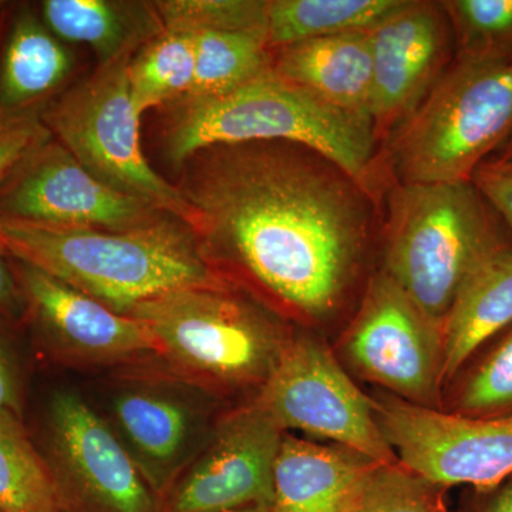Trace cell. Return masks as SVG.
Masks as SVG:
<instances>
[{
  "label": "cell",
  "instance_id": "277c9868",
  "mask_svg": "<svg viewBox=\"0 0 512 512\" xmlns=\"http://www.w3.org/2000/svg\"><path fill=\"white\" fill-rule=\"evenodd\" d=\"M512 133V49L456 53L379 151L386 183L471 181Z\"/></svg>",
  "mask_w": 512,
  "mask_h": 512
},
{
  "label": "cell",
  "instance_id": "4dcf8cb0",
  "mask_svg": "<svg viewBox=\"0 0 512 512\" xmlns=\"http://www.w3.org/2000/svg\"><path fill=\"white\" fill-rule=\"evenodd\" d=\"M471 183L512 231V161L487 158L478 165Z\"/></svg>",
  "mask_w": 512,
  "mask_h": 512
},
{
  "label": "cell",
  "instance_id": "f1b7e54d",
  "mask_svg": "<svg viewBox=\"0 0 512 512\" xmlns=\"http://www.w3.org/2000/svg\"><path fill=\"white\" fill-rule=\"evenodd\" d=\"M456 53L512 49V0H441Z\"/></svg>",
  "mask_w": 512,
  "mask_h": 512
},
{
  "label": "cell",
  "instance_id": "44dd1931",
  "mask_svg": "<svg viewBox=\"0 0 512 512\" xmlns=\"http://www.w3.org/2000/svg\"><path fill=\"white\" fill-rule=\"evenodd\" d=\"M37 12L66 45L89 46L99 64L134 56L164 32L154 2L43 0Z\"/></svg>",
  "mask_w": 512,
  "mask_h": 512
},
{
  "label": "cell",
  "instance_id": "9c48e42d",
  "mask_svg": "<svg viewBox=\"0 0 512 512\" xmlns=\"http://www.w3.org/2000/svg\"><path fill=\"white\" fill-rule=\"evenodd\" d=\"M46 441L59 512H160L116 431L79 394L52 397Z\"/></svg>",
  "mask_w": 512,
  "mask_h": 512
},
{
  "label": "cell",
  "instance_id": "d6986e66",
  "mask_svg": "<svg viewBox=\"0 0 512 512\" xmlns=\"http://www.w3.org/2000/svg\"><path fill=\"white\" fill-rule=\"evenodd\" d=\"M74 64L69 45L50 32L36 9H16L0 49V120L40 119Z\"/></svg>",
  "mask_w": 512,
  "mask_h": 512
},
{
  "label": "cell",
  "instance_id": "4316f807",
  "mask_svg": "<svg viewBox=\"0 0 512 512\" xmlns=\"http://www.w3.org/2000/svg\"><path fill=\"white\" fill-rule=\"evenodd\" d=\"M167 32H238L266 43V0H160L154 2Z\"/></svg>",
  "mask_w": 512,
  "mask_h": 512
},
{
  "label": "cell",
  "instance_id": "e0dca14e",
  "mask_svg": "<svg viewBox=\"0 0 512 512\" xmlns=\"http://www.w3.org/2000/svg\"><path fill=\"white\" fill-rule=\"evenodd\" d=\"M111 412L117 436L160 501L194 439V407L170 390L138 386L120 390Z\"/></svg>",
  "mask_w": 512,
  "mask_h": 512
},
{
  "label": "cell",
  "instance_id": "8fae6325",
  "mask_svg": "<svg viewBox=\"0 0 512 512\" xmlns=\"http://www.w3.org/2000/svg\"><path fill=\"white\" fill-rule=\"evenodd\" d=\"M375 409L399 464L437 487L491 493L512 477V416L477 419L400 399Z\"/></svg>",
  "mask_w": 512,
  "mask_h": 512
},
{
  "label": "cell",
  "instance_id": "484cf974",
  "mask_svg": "<svg viewBox=\"0 0 512 512\" xmlns=\"http://www.w3.org/2000/svg\"><path fill=\"white\" fill-rule=\"evenodd\" d=\"M450 413L477 419L512 416V325L468 369Z\"/></svg>",
  "mask_w": 512,
  "mask_h": 512
},
{
  "label": "cell",
  "instance_id": "cb8c5ba5",
  "mask_svg": "<svg viewBox=\"0 0 512 512\" xmlns=\"http://www.w3.org/2000/svg\"><path fill=\"white\" fill-rule=\"evenodd\" d=\"M0 512H59L49 464L10 414H0Z\"/></svg>",
  "mask_w": 512,
  "mask_h": 512
},
{
  "label": "cell",
  "instance_id": "d4e9b609",
  "mask_svg": "<svg viewBox=\"0 0 512 512\" xmlns=\"http://www.w3.org/2000/svg\"><path fill=\"white\" fill-rule=\"evenodd\" d=\"M192 35L195 39V77L187 97L231 92L271 66V53L261 37L238 32Z\"/></svg>",
  "mask_w": 512,
  "mask_h": 512
},
{
  "label": "cell",
  "instance_id": "30bf717a",
  "mask_svg": "<svg viewBox=\"0 0 512 512\" xmlns=\"http://www.w3.org/2000/svg\"><path fill=\"white\" fill-rule=\"evenodd\" d=\"M342 348L363 379L403 402L436 409L443 383L441 329L383 271L370 278Z\"/></svg>",
  "mask_w": 512,
  "mask_h": 512
},
{
  "label": "cell",
  "instance_id": "2e32d148",
  "mask_svg": "<svg viewBox=\"0 0 512 512\" xmlns=\"http://www.w3.org/2000/svg\"><path fill=\"white\" fill-rule=\"evenodd\" d=\"M382 466L338 446L282 434L271 512H353Z\"/></svg>",
  "mask_w": 512,
  "mask_h": 512
},
{
  "label": "cell",
  "instance_id": "4fadbf2b",
  "mask_svg": "<svg viewBox=\"0 0 512 512\" xmlns=\"http://www.w3.org/2000/svg\"><path fill=\"white\" fill-rule=\"evenodd\" d=\"M281 427L258 403L221 421L204 453L160 498V512H232L271 507Z\"/></svg>",
  "mask_w": 512,
  "mask_h": 512
},
{
  "label": "cell",
  "instance_id": "7c38bea8",
  "mask_svg": "<svg viewBox=\"0 0 512 512\" xmlns=\"http://www.w3.org/2000/svg\"><path fill=\"white\" fill-rule=\"evenodd\" d=\"M154 205L114 190L50 136L0 183V220L50 227L131 229L163 218Z\"/></svg>",
  "mask_w": 512,
  "mask_h": 512
},
{
  "label": "cell",
  "instance_id": "8d00e7d4",
  "mask_svg": "<svg viewBox=\"0 0 512 512\" xmlns=\"http://www.w3.org/2000/svg\"><path fill=\"white\" fill-rule=\"evenodd\" d=\"M5 5H6V3H5V2H0V9H2V8H3V6H5Z\"/></svg>",
  "mask_w": 512,
  "mask_h": 512
},
{
  "label": "cell",
  "instance_id": "5b68a950",
  "mask_svg": "<svg viewBox=\"0 0 512 512\" xmlns=\"http://www.w3.org/2000/svg\"><path fill=\"white\" fill-rule=\"evenodd\" d=\"M384 274L443 328L458 289L507 225L471 181L384 188Z\"/></svg>",
  "mask_w": 512,
  "mask_h": 512
},
{
  "label": "cell",
  "instance_id": "9a60e30c",
  "mask_svg": "<svg viewBox=\"0 0 512 512\" xmlns=\"http://www.w3.org/2000/svg\"><path fill=\"white\" fill-rule=\"evenodd\" d=\"M12 262L26 316L63 355L96 365L158 355L157 340L140 319L116 312L18 259Z\"/></svg>",
  "mask_w": 512,
  "mask_h": 512
},
{
  "label": "cell",
  "instance_id": "ffe728a7",
  "mask_svg": "<svg viewBox=\"0 0 512 512\" xmlns=\"http://www.w3.org/2000/svg\"><path fill=\"white\" fill-rule=\"evenodd\" d=\"M512 325V235L488 249L466 276L441 328L443 383Z\"/></svg>",
  "mask_w": 512,
  "mask_h": 512
},
{
  "label": "cell",
  "instance_id": "6da1fadb",
  "mask_svg": "<svg viewBox=\"0 0 512 512\" xmlns=\"http://www.w3.org/2000/svg\"><path fill=\"white\" fill-rule=\"evenodd\" d=\"M183 168L178 190L205 255L232 262L302 318L339 308L376 224L372 192L328 157L288 141L204 148Z\"/></svg>",
  "mask_w": 512,
  "mask_h": 512
},
{
  "label": "cell",
  "instance_id": "ac0fdd59",
  "mask_svg": "<svg viewBox=\"0 0 512 512\" xmlns=\"http://www.w3.org/2000/svg\"><path fill=\"white\" fill-rule=\"evenodd\" d=\"M269 53L279 76L322 103L372 124L370 32L303 40Z\"/></svg>",
  "mask_w": 512,
  "mask_h": 512
},
{
  "label": "cell",
  "instance_id": "e575fe53",
  "mask_svg": "<svg viewBox=\"0 0 512 512\" xmlns=\"http://www.w3.org/2000/svg\"><path fill=\"white\" fill-rule=\"evenodd\" d=\"M491 157L498 158V160L512 161V133L510 134V137L504 141L503 146L498 148V150L495 151L494 156Z\"/></svg>",
  "mask_w": 512,
  "mask_h": 512
},
{
  "label": "cell",
  "instance_id": "ba28073f",
  "mask_svg": "<svg viewBox=\"0 0 512 512\" xmlns=\"http://www.w3.org/2000/svg\"><path fill=\"white\" fill-rule=\"evenodd\" d=\"M255 403L282 431L330 440L376 463H399L377 423L375 402L318 340H286Z\"/></svg>",
  "mask_w": 512,
  "mask_h": 512
},
{
  "label": "cell",
  "instance_id": "836d02e7",
  "mask_svg": "<svg viewBox=\"0 0 512 512\" xmlns=\"http://www.w3.org/2000/svg\"><path fill=\"white\" fill-rule=\"evenodd\" d=\"M481 512H512V477L491 491V498Z\"/></svg>",
  "mask_w": 512,
  "mask_h": 512
},
{
  "label": "cell",
  "instance_id": "52a82bcc",
  "mask_svg": "<svg viewBox=\"0 0 512 512\" xmlns=\"http://www.w3.org/2000/svg\"><path fill=\"white\" fill-rule=\"evenodd\" d=\"M131 57L99 64L90 77L59 94L42 111L40 121L101 183L192 228L190 205L178 187L151 167L141 147L143 114L134 104L128 82Z\"/></svg>",
  "mask_w": 512,
  "mask_h": 512
},
{
  "label": "cell",
  "instance_id": "83f0119b",
  "mask_svg": "<svg viewBox=\"0 0 512 512\" xmlns=\"http://www.w3.org/2000/svg\"><path fill=\"white\" fill-rule=\"evenodd\" d=\"M443 493L402 464H382L353 512H453Z\"/></svg>",
  "mask_w": 512,
  "mask_h": 512
},
{
  "label": "cell",
  "instance_id": "3957f363",
  "mask_svg": "<svg viewBox=\"0 0 512 512\" xmlns=\"http://www.w3.org/2000/svg\"><path fill=\"white\" fill-rule=\"evenodd\" d=\"M163 154L183 167L220 144L288 141L312 148L382 200L384 181L373 126L322 103L269 66L231 92L168 104Z\"/></svg>",
  "mask_w": 512,
  "mask_h": 512
},
{
  "label": "cell",
  "instance_id": "5bb4252c",
  "mask_svg": "<svg viewBox=\"0 0 512 512\" xmlns=\"http://www.w3.org/2000/svg\"><path fill=\"white\" fill-rule=\"evenodd\" d=\"M372 124L386 143L426 99L456 56V42L441 2L404 0L370 30Z\"/></svg>",
  "mask_w": 512,
  "mask_h": 512
},
{
  "label": "cell",
  "instance_id": "f546056e",
  "mask_svg": "<svg viewBox=\"0 0 512 512\" xmlns=\"http://www.w3.org/2000/svg\"><path fill=\"white\" fill-rule=\"evenodd\" d=\"M52 136L37 117L0 120V183L37 144Z\"/></svg>",
  "mask_w": 512,
  "mask_h": 512
},
{
  "label": "cell",
  "instance_id": "603a6c76",
  "mask_svg": "<svg viewBox=\"0 0 512 512\" xmlns=\"http://www.w3.org/2000/svg\"><path fill=\"white\" fill-rule=\"evenodd\" d=\"M194 77L192 33L164 30L141 47L128 63L131 96L141 114L187 97Z\"/></svg>",
  "mask_w": 512,
  "mask_h": 512
},
{
  "label": "cell",
  "instance_id": "1f68e13d",
  "mask_svg": "<svg viewBox=\"0 0 512 512\" xmlns=\"http://www.w3.org/2000/svg\"><path fill=\"white\" fill-rule=\"evenodd\" d=\"M25 316V299L16 279L12 256L0 241V318L9 322H18Z\"/></svg>",
  "mask_w": 512,
  "mask_h": 512
},
{
  "label": "cell",
  "instance_id": "7402d4cb",
  "mask_svg": "<svg viewBox=\"0 0 512 512\" xmlns=\"http://www.w3.org/2000/svg\"><path fill=\"white\" fill-rule=\"evenodd\" d=\"M404 0H266V47L370 32Z\"/></svg>",
  "mask_w": 512,
  "mask_h": 512
},
{
  "label": "cell",
  "instance_id": "d6a6232c",
  "mask_svg": "<svg viewBox=\"0 0 512 512\" xmlns=\"http://www.w3.org/2000/svg\"><path fill=\"white\" fill-rule=\"evenodd\" d=\"M0 414H10L22 419L18 377L2 338H0Z\"/></svg>",
  "mask_w": 512,
  "mask_h": 512
},
{
  "label": "cell",
  "instance_id": "d590c367",
  "mask_svg": "<svg viewBox=\"0 0 512 512\" xmlns=\"http://www.w3.org/2000/svg\"><path fill=\"white\" fill-rule=\"evenodd\" d=\"M232 512H271V508L265 507V505H255V507L242 508V510Z\"/></svg>",
  "mask_w": 512,
  "mask_h": 512
},
{
  "label": "cell",
  "instance_id": "7a4b0ae2",
  "mask_svg": "<svg viewBox=\"0 0 512 512\" xmlns=\"http://www.w3.org/2000/svg\"><path fill=\"white\" fill-rule=\"evenodd\" d=\"M13 259L116 312L190 286H222L190 225L173 215L131 229L50 227L0 220Z\"/></svg>",
  "mask_w": 512,
  "mask_h": 512
},
{
  "label": "cell",
  "instance_id": "8992f818",
  "mask_svg": "<svg viewBox=\"0 0 512 512\" xmlns=\"http://www.w3.org/2000/svg\"><path fill=\"white\" fill-rule=\"evenodd\" d=\"M158 355L225 384L265 383L286 343L271 316L222 286H190L138 303Z\"/></svg>",
  "mask_w": 512,
  "mask_h": 512
}]
</instances>
